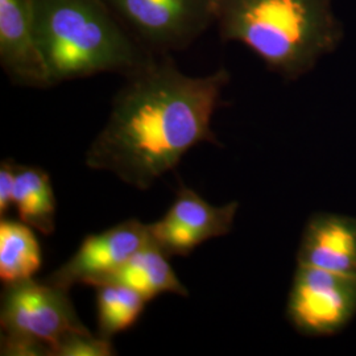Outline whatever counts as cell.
Instances as JSON below:
<instances>
[{"mask_svg":"<svg viewBox=\"0 0 356 356\" xmlns=\"http://www.w3.org/2000/svg\"><path fill=\"white\" fill-rule=\"evenodd\" d=\"M151 242L149 225L131 218L99 234L86 236L76 254L45 281L65 291H70L76 284L92 286Z\"/></svg>","mask_w":356,"mask_h":356,"instance_id":"ba28073f","label":"cell"},{"mask_svg":"<svg viewBox=\"0 0 356 356\" xmlns=\"http://www.w3.org/2000/svg\"><path fill=\"white\" fill-rule=\"evenodd\" d=\"M286 316L306 337H331L356 316V276L298 266L288 297Z\"/></svg>","mask_w":356,"mask_h":356,"instance_id":"8992f818","label":"cell"},{"mask_svg":"<svg viewBox=\"0 0 356 356\" xmlns=\"http://www.w3.org/2000/svg\"><path fill=\"white\" fill-rule=\"evenodd\" d=\"M225 42H241L276 74L296 81L337 51L343 24L334 0H213Z\"/></svg>","mask_w":356,"mask_h":356,"instance_id":"7a4b0ae2","label":"cell"},{"mask_svg":"<svg viewBox=\"0 0 356 356\" xmlns=\"http://www.w3.org/2000/svg\"><path fill=\"white\" fill-rule=\"evenodd\" d=\"M38 45L53 86L102 73L128 76L149 63L102 0H32Z\"/></svg>","mask_w":356,"mask_h":356,"instance_id":"3957f363","label":"cell"},{"mask_svg":"<svg viewBox=\"0 0 356 356\" xmlns=\"http://www.w3.org/2000/svg\"><path fill=\"white\" fill-rule=\"evenodd\" d=\"M115 348L111 339L94 335L88 330L74 331L51 348V356H111Z\"/></svg>","mask_w":356,"mask_h":356,"instance_id":"9a60e30c","label":"cell"},{"mask_svg":"<svg viewBox=\"0 0 356 356\" xmlns=\"http://www.w3.org/2000/svg\"><path fill=\"white\" fill-rule=\"evenodd\" d=\"M120 26L154 56L189 48L214 24L213 0H102Z\"/></svg>","mask_w":356,"mask_h":356,"instance_id":"277c9868","label":"cell"},{"mask_svg":"<svg viewBox=\"0 0 356 356\" xmlns=\"http://www.w3.org/2000/svg\"><path fill=\"white\" fill-rule=\"evenodd\" d=\"M41 248L31 226L22 220L1 218L0 280L7 284L33 279L41 268Z\"/></svg>","mask_w":356,"mask_h":356,"instance_id":"4fadbf2b","label":"cell"},{"mask_svg":"<svg viewBox=\"0 0 356 356\" xmlns=\"http://www.w3.org/2000/svg\"><path fill=\"white\" fill-rule=\"evenodd\" d=\"M1 334L31 339L51 348L65 335L88 330L69 291L35 279L4 285L0 305Z\"/></svg>","mask_w":356,"mask_h":356,"instance_id":"5b68a950","label":"cell"},{"mask_svg":"<svg viewBox=\"0 0 356 356\" xmlns=\"http://www.w3.org/2000/svg\"><path fill=\"white\" fill-rule=\"evenodd\" d=\"M13 206L22 222L42 235L56 229V198L49 175L38 166H16Z\"/></svg>","mask_w":356,"mask_h":356,"instance_id":"7c38bea8","label":"cell"},{"mask_svg":"<svg viewBox=\"0 0 356 356\" xmlns=\"http://www.w3.org/2000/svg\"><path fill=\"white\" fill-rule=\"evenodd\" d=\"M124 78L85 161L92 170L147 191L193 147L218 144L211 120L229 73L220 67L209 76H188L164 54Z\"/></svg>","mask_w":356,"mask_h":356,"instance_id":"6da1fadb","label":"cell"},{"mask_svg":"<svg viewBox=\"0 0 356 356\" xmlns=\"http://www.w3.org/2000/svg\"><path fill=\"white\" fill-rule=\"evenodd\" d=\"M239 204L214 206L184 184L165 216L149 225L152 242L170 257L188 256L202 243L225 236L234 227Z\"/></svg>","mask_w":356,"mask_h":356,"instance_id":"52a82bcc","label":"cell"},{"mask_svg":"<svg viewBox=\"0 0 356 356\" xmlns=\"http://www.w3.org/2000/svg\"><path fill=\"white\" fill-rule=\"evenodd\" d=\"M99 284L126 285L140 293L147 301L164 293H173L182 297L189 296L188 288L170 267L168 256L153 242L132 254L122 267L92 286Z\"/></svg>","mask_w":356,"mask_h":356,"instance_id":"8fae6325","label":"cell"},{"mask_svg":"<svg viewBox=\"0 0 356 356\" xmlns=\"http://www.w3.org/2000/svg\"><path fill=\"white\" fill-rule=\"evenodd\" d=\"M92 288L97 294L98 334L107 339L132 327L148 302L140 293L122 284H99Z\"/></svg>","mask_w":356,"mask_h":356,"instance_id":"5bb4252c","label":"cell"},{"mask_svg":"<svg viewBox=\"0 0 356 356\" xmlns=\"http://www.w3.org/2000/svg\"><path fill=\"white\" fill-rule=\"evenodd\" d=\"M0 351L6 356H49V348L45 344L3 334Z\"/></svg>","mask_w":356,"mask_h":356,"instance_id":"2e32d148","label":"cell"},{"mask_svg":"<svg viewBox=\"0 0 356 356\" xmlns=\"http://www.w3.org/2000/svg\"><path fill=\"white\" fill-rule=\"evenodd\" d=\"M0 64L15 85L53 86L35 32L32 0H0Z\"/></svg>","mask_w":356,"mask_h":356,"instance_id":"9c48e42d","label":"cell"},{"mask_svg":"<svg viewBox=\"0 0 356 356\" xmlns=\"http://www.w3.org/2000/svg\"><path fill=\"white\" fill-rule=\"evenodd\" d=\"M17 164L11 160H3L0 164V216L8 214L13 206V191Z\"/></svg>","mask_w":356,"mask_h":356,"instance_id":"e0dca14e","label":"cell"},{"mask_svg":"<svg viewBox=\"0 0 356 356\" xmlns=\"http://www.w3.org/2000/svg\"><path fill=\"white\" fill-rule=\"evenodd\" d=\"M297 264L356 276V218L331 213L310 216L302 231Z\"/></svg>","mask_w":356,"mask_h":356,"instance_id":"30bf717a","label":"cell"}]
</instances>
